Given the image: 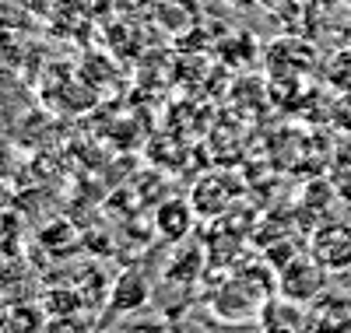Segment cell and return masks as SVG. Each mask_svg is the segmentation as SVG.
I'll list each match as a JSON object with an SVG mask.
<instances>
[{
    "label": "cell",
    "mask_w": 351,
    "mask_h": 333,
    "mask_svg": "<svg viewBox=\"0 0 351 333\" xmlns=\"http://www.w3.org/2000/svg\"><path fill=\"white\" fill-rule=\"evenodd\" d=\"M309 256L324 267L327 274L348 270L351 267V225H344V221L324 225L309 242Z\"/></svg>",
    "instance_id": "1"
},
{
    "label": "cell",
    "mask_w": 351,
    "mask_h": 333,
    "mask_svg": "<svg viewBox=\"0 0 351 333\" xmlns=\"http://www.w3.org/2000/svg\"><path fill=\"white\" fill-rule=\"evenodd\" d=\"M324 274L327 270L319 267L313 256L288 263L285 274H281V295L288 301H309L313 295H319V288H324Z\"/></svg>",
    "instance_id": "2"
},
{
    "label": "cell",
    "mask_w": 351,
    "mask_h": 333,
    "mask_svg": "<svg viewBox=\"0 0 351 333\" xmlns=\"http://www.w3.org/2000/svg\"><path fill=\"white\" fill-rule=\"evenodd\" d=\"M260 4L267 8V11H285V8L291 4V0H260Z\"/></svg>",
    "instance_id": "3"
},
{
    "label": "cell",
    "mask_w": 351,
    "mask_h": 333,
    "mask_svg": "<svg viewBox=\"0 0 351 333\" xmlns=\"http://www.w3.org/2000/svg\"><path fill=\"white\" fill-rule=\"evenodd\" d=\"M344 4H351V0H344Z\"/></svg>",
    "instance_id": "4"
}]
</instances>
